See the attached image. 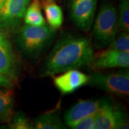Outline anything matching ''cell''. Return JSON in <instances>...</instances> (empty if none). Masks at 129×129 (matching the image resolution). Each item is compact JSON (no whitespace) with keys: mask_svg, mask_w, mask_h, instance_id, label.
<instances>
[{"mask_svg":"<svg viewBox=\"0 0 129 129\" xmlns=\"http://www.w3.org/2000/svg\"><path fill=\"white\" fill-rule=\"evenodd\" d=\"M87 84L119 96L129 94V73L128 68L110 72L94 71L90 73Z\"/></svg>","mask_w":129,"mask_h":129,"instance_id":"4","label":"cell"},{"mask_svg":"<svg viewBox=\"0 0 129 129\" xmlns=\"http://www.w3.org/2000/svg\"><path fill=\"white\" fill-rule=\"evenodd\" d=\"M95 120V114L88 116L81 120L71 128L73 129H93Z\"/></svg>","mask_w":129,"mask_h":129,"instance_id":"20","label":"cell"},{"mask_svg":"<svg viewBox=\"0 0 129 129\" xmlns=\"http://www.w3.org/2000/svg\"><path fill=\"white\" fill-rule=\"evenodd\" d=\"M4 1L5 0H0V9H1V7H2L4 3Z\"/></svg>","mask_w":129,"mask_h":129,"instance_id":"22","label":"cell"},{"mask_svg":"<svg viewBox=\"0 0 129 129\" xmlns=\"http://www.w3.org/2000/svg\"><path fill=\"white\" fill-rule=\"evenodd\" d=\"M24 20L26 25L41 26L45 24V20L41 13L40 0H32L26 10Z\"/></svg>","mask_w":129,"mask_h":129,"instance_id":"15","label":"cell"},{"mask_svg":"<svg viewBox=\"0 0 129 129\" xmlns=\"http://www.w3.org/2000/svg\"><path fill=\"white\" fill-rule=\"evenodd\" d=\"M29 0H5L0 9V29L12 30L24 17Z\"/></svg>","mask_w":129,"mask_h":129,"instance_id":"7","label":"cell"},{"mask_svg":"<svg viewBox=\"0 0 129 129\" xmlns=\"http://www.w3.org/2000/svg\"><path fill=\"white\" fill-rule=\"evenodd\" d=\"M115 128V104L108 98H102L96 114L93 129Z\"/></svg>","mask_w":129,"mask_h":129,"instance_id":"11","label":"cell"},{"mask_svg":"<svg viewBox=\"0 0 129 129\" xmlns=\"http://www.w3.org/2000/svg\"><path fill=\"white\" fill-rule=\"evenodd\" d=\"M129 51H119L108 48L94 54L91 68L94 70H101L114 68H128Z\"/></svg>","mask_w":129,"mask_h":129,"instance_id":"8","label":"cell"},{"mask_svg":"<svg viewBox=\"0 0 129 129\" xmlns=\"http://www.w3.org/2000/svg\"><path fill=\"white\" fill-rule=\"evenodd\" d=\"M127 114L121 105L115 104V128L125 129L129 128Z\"/></svg>","mask_w":129,"mask_h":129,"instance_id":"19","label":"cell"},{"mask_svg":"<svg viewBox=\"0 0 129 129\" xmlns=\"http://www.w3.org/2000/svg\"><path fill=\"white\" fill-rule=\"evenodd\" d=\"M9 128L12 129H33V122L22 112L12 115L9 121Z\"/></svg>","mask_w":129,"mask_h":129,"instance_id":"16","label":"cell"},{"mask_svg":"<svg viewBox=\"0 0 129 129\" xmlns=\"http://www.w3.org/2000/svg\"><path fill=\"white\" fill-rule=\"evenodd\" d=\"M101 99L80 100L66 111L63 116L64 124L72 128L79 121L96 114L101 104Z\"/></svg>","mask_w":129,"mask_h":129,"instance_id":"10","label":"cell"},{"mask_svg":"<svg viewBox=\"0 0 129 129\" xmlns=\"http://www.w3.org/2000/svg\"><path fill=\"white\" fill-rule=\"evenodd\" d=\"M60 104L54 109L35 117L33 120L34 127L36 129L67 128L60 117Z\"/></svg>","mask_w":129,"mask_h":129,"instance_id":"12","label":"cell"},{"mask_svg":"<svg viewBox=\"0 0 129 129\" xmlns=\"http://www.w3.org/2000/svg\"><path fill=\"white\" fill-rule=\"evenodd\" d=\"M109 49L119 51H129L128 32L121 31L117 34L114 39L109 44Z\"/></svg>","mask_w":129,"mask_h":129,"instance_id":"18","label":"cell"},{"mask_svg":"<svg viewBox=\"0 0 129 129\" xmlns=\"http://www.w3.org/2000/svg\"><path fill=\"white\" fill-rule=\"evenodd\" d=\"M118 26L121 31L129 32V1L121 0L119 5Z\"/></svg>","mask_w":129,"mask_h":129,"instance_id":"17","label":"cell"},{"mask_svg":"<svg viewBox=\"0 0 129 129\" xmlns=\"http://www.w3.org/2000/svg\"><path fill=\"white\" fill-rule=\"evenodd\" d=\"M43 7L48 26L57 30L60 28L63 21L62 10L54 0H44Z\"/></svg>","mask_w":129,"mask_h":129,"instance_id":"14","label":"cell"},{"mask_svg":"<svg viewBox=\"0 0 129 129\" xmlns=\"http://www.w3.org/2000/svg\"><path fill=\"white\" fill-rule=\"evenodd\" d=\"M56 30L46 23L41 26L26 24L16 36V43L21 53L29 60L37 62L43 57L54 43Z\"/></svg>","mask_w":129,"mask_h":129,"instance_id":"2","label":"cell"},{"mask_svg":"<svg viewBox=\"0 0 129 129\" xmlns=\"http://www.w3.org/2000/svg\"><path fill=\"white\" fill-rule=\"evenodd\" d=\"M98 0H71L70 15L75 26L89 32L93 25Z\"/></svg>","mask_w":129,"mask_h":129,"instance_id":"5","label":"cell"},{"mask_svg":"<svg viewBox=\"0 0 129 129\" xmlns=\"http://www.w3.org/2000/svg\"><path fill=\"white\" fill-rule=\"evenodd\" d=\"M88 79L89 75L78 69H71L59 76H53V83L62 94H68L87 84Z\"/></svg>","mask_w":129,"mask_h":129,"instance_id":"9","label":"cell"},{"mask_svg":"<svg viewBox=\"0 0 129 129\" xmlns=\"http://www.w3.org/2000/svg\"><path fill=\"white\" fill-rule=\"evenodd\" d=\"M12 81L0 73V87H12Z\"/></svg>","mask_w":129,"mask_h":129,"instance_id":"21","label":"cell"},{"mask_svg":"<svg viewBox=\"0 0 129 129\" xmlns=\"http://www.w3.org/2000/svg\"><path fill=\"white\" fill-rule=\"evenodd\" d=\"M20 72V63L10 41L0 34V73L15 81Z\"/></svg>","mask_w":129,"mask_h":129,"instance_id":"6","label":"cell"},{"mask_svg":"<svg viewBox=\"0 0 129 129\" xmlns=\"http://www.w3.org/2000/svg\"><path fill=\"white\" fill-rule=\"evenodd\" d=\"M14 103L12 87H0V124L9 122L13 115Z\"/></svg>","mask_w":129,"mask_h":129,"instance_id":"13","label":"cell"},{"mask_svg":"<svg viewBox=\"0 0 129 129\" xmlns=\"http://www.w3.org/2000/svg\"><path fill=\"white\" fill-rule=\"evenodd\" d=\"M115 5H101L93 28V44L96 49L108 47L118 33V16Z\"/></svg>","mask_w":129,"mask_h":129,"instance_id":"3","label":"cell"},{"mask_svg":"<svg viewBox=\"0 0 129 129\" xmlns=\"http://www.w3.org/2000/svg\"><path fill=\"white\" fill-rule=\"evenodd\" d=\"M92 43L88 37L63 32L40 69L41 77H53L71 70L90 68L94 59Z\"/></svg>","mask_w":129,"mask_h":129,"instance_id":"1","label":"cell"}]
</instances>
